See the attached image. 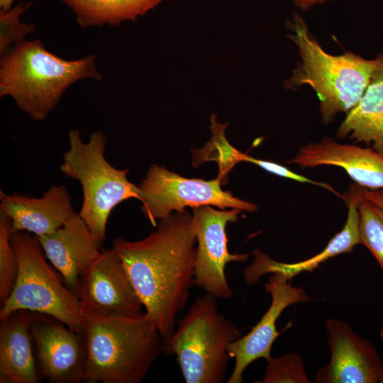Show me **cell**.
Instances as JSON below:
<instances>
[{"instance_id": "cell-18", "label": "cell", "mask_w": 383, "mask_h": 383, "mask_svg": "<svg viewBox=\"0 0 383 383\" xmlns=\"http://www.w3.org/2000/svg\"><path fill=\"white\" fill-rule=\"evenodd\" d=\"M33 313L18 310L0 319V383H38L42 378L30 332Z\"/></svg>"}, {"instance_id": "cell-22", "label": "cell", "mask_w": 383, "mask_h": 383, "mask_svg": "<svg viewBox=\"0 0 383 383\" xmlns=\"http://www.w3.org/2000/svg\"><path fill=\"white\" fill-rule=\"evenodd\" d=\"M358 210L360 244L371 252L383 270V210L364 196Z\"/></svg>"}, {"instance_id": "cell-8", "label": "cell", "mask_w": 383, "mask_h": 383, "mask_svg": "<svg viewBox=\"0 0 383 383\" xmlns=\"http://www.w3.org/2000/svg\"><path fill=\"white\" fill-rule=\"evenodd\" d=\"M221 184L218 178L211 180L187 178L152 164L138 185L141 210L153 226H157V221L172 212L183 211L186 207L212 206L222 210L227 208L250 212L257 210L254 204L223 191Z\"/></svg>"}, {"instance_id": "cell-14", "label": "cell", "mask_w": 383, "mask_h": 383, "mask_svg": "<svg viewBox=\"0 0 383 383\" xmlns=\"http://www.w3.org/2000/svg\"><path fill=\"white\" fill-rule=\"evenodd\" d=\"M37 238L65 284L77 295L80 278L100 255L103 243L79 213L52 233Z\"/></svg>"}, {"instance_id": "cell-10", "label": "cell", "mask_w": 383, "mask_h": 383, "mask_svg": "<svg viewBox=\"0 0 383 383\" xmlns=\"http://www.w3.org/2000/svg\"><path fill=\"white\" fill-rule=\"evenodd\" d=\"M192 211L197 243L195 284L217 299H229L233 293L226 278V265L244 262L252 254H232L228 249L227 223L236 222L242 211L201 206L192 209Z\"/></svg>"}, {"instance_id": "cell-3", "label": "cell", "mask_w": 383, "mask_h": 383, "mask_svg": "<svg viewBox=\"0 0 383 383\" xmlns=\"http://www.w3.org/2000/svg\"><path fill=\"white\" fill-rule=\"evenodd\" d=\"M84 318V382L140 383L162 353V338L148 316Z\"/></svg>"}, {"instance_id": "cell-29", "label": "cell", "mask_w": 383, "mask_h": 383, "mask_svg": "<svg viewBox=\"0 0 383 383\" xmlns=\"http://www.w3.org/2000/svg\"><path fill=\"white\" fill-rule=\"evenodd\" d=\"M15 0H0V10L6 11L13 7Z\"/></svg>"}, {"instance_id": "cell-7", "label": "cell", "mask_w": 383, "mask_h": 383, "mask_svg": "<svg viewBox=\"0 0 383 383\" xmlns=\"http://www.w3.org/2000/svg\"><path fill=\"white\" fill-rule=\"evenodd\" d=\"M11 243L18 265L15 286L1 306L0 319L18 310L52 316L78 333H84L85 318L78 296L67 287L46 261L37 237L12 231Z\"/></svg>"}, {"instance_id": "cell-31", "label": "cell", "mask_w": 383, "mask_h": 383, "mask_svg": "<svg viewBox=\"0 0 383 383\" xmlns=\"http://www.w3.org/2000/svg\"><path fill=\"white\" fill-rule=\"evenodd\" d=\"M380 383H383V377H382V379L380 380Z\"/></svg>"}, {"instance_id": "cell-27", "label": "cell", "mask_w": 383, "mask_h": 383, "mask_svg": "<svg viewBox=\"0 0 383 383\" xmlns=\"http://www.w3.org/2000/svg\"><path fill=\"white\" fill-rule=\"evenodd\" d=\"M363 196L383 210V189H368L364 187Z\"/></svg>"}, {"instance_id": "cell-24", "label": "cell", "mask_w": 383, "mask_h": 383, "mask_svg": "<svg viewBox=\"0 0 383 383\" xmlns=\"http://www.w3.org/2000/svg\"><path fill=\"white\" fill-rule=\"evenodd\" d=\"M265 376L260 383H310L302 357L297 353L272 357L267 361Z\"/></svg>"}, {"instance_id": "cell-28", "label": "cell", "mask_w": 383, "mask_h": 383, "mask_svg": "<svg viewBox=\"0 0 383 383\" xmlns=\"http://www.w3.org/2000/svg\"><path fill=\"white\" fill-rule=\"evenodd\" d=\"M325 0H294L295 4L301 9H306L316 3L322 2Z\"/></svg>"}, {"instance_id": "cell-9", "label": "cell", "mask_w": 383, "mask_h": 383, "mask_svg": "<svg viewBox=\"0 0 383 383\" xmlns=\"http://www.w3.org/2000/svg\"><path fill=\"white\" fill-rule=\"evenodd\" d=\"M77 295L84 318H132L143 313V304L113 248L101 250L81 277Z\"/></svg>"}, {"instance_id": "cell-11", "label": "cell", "mask_w": 383, "mask_h": 383, "mask_svg": "<svg viewBox=\"0 0 383 383\" xmlns=\"http://www.w3.org/2000/svg\"><path fill=\"white\" fill-rule=\"evenodd\" d=\"M35 360L41 377L51 383L84 380V333L70 329L58 319L33 313L30 326Z\"/></svg>"}, {"instance_id": "cell-15", "label": "cell", "mask_w": 383, "mask_h": 383, "mask_svg": "<svg viewBox=\"0 0 383 383\" xmlns=\"http://www.w3.org/2000/svg\"><path fill=\"white\" fill-rule=\"evenodd\" d=\"M363 187L352 185L341 195L348 206V216L343 229L328 242L319 253L303 261L286 263L276 261L260 251L252 252L253 261L243 271V278L248 285L255 284L263 275L280 274L289 280L304 272H312L327 260L342 253L350 252L360 244L359 201L363 196Z\"/></svg>"}, {"instance_id": "cell-26", "label": "cell", "mask_w": 383, "mask_h": 383, "mask_svg": "<svg viewBox=\"0 0 383 383\" xmlns=\"http://www.w3.org/2000/svg\"><path fill=\"white\" fill-rule=\"evenodd\" d=\"M244 162H248L254 164L270 173L274 174L275 175H277L282 177L290 179L300 183H309V184H312L313 185L322 187L335 194V195L340 197L341 196V194L338 193L331 185L325 182H316V181L312 180L309 178H307L306 177L295 173L292 172V170H290L287 167L282 165L280 164H278L277 162L257 159L246 153L245 155Z\"/></svg>"}, {"instance_id": "cell-2", "label": "cell", "mask_w": 383, "mask_h": 383, "mask_svg": "<svg viewBox=\"0 0 383 383\" xmlns=\"http://www.w3.org/2000/svg\"><path fill=\"white\" fill-rule=\"evenodd\" d=\"M84 79H102L94 55L65 60L40 40L26 39L1 54L0 96H11L35 121L45 120L68 87Z\"/></svg>"}, {"instance_id": "cell-17", "label": "cell", "mask_w": 383, "mask_h": 383, "mask_svg": "<svg viewBox=\"0 0 383 383\" xmlns=\"http://www.w3.org/2000/svg\"><path fill=\"white\" fill-rule=\"evenodd\" d=\"M0 211L11 219L13 231H26L37 237L52 233L77 213L64 184L53 185L37 198L1 190Z\"/></svg>"}, {"instance_id": "cell-13", "label": "cell", "mask_w": 383, "mask_h": 383, "mask_svg": "<svg viewBox=\"0 0 383 383\" xmlns=\"http://www.w3.org/2000/svg\"><path fill=\"white\" fill-rule=\"evenodd\" d=\"M265 289L272 297L269 309L248 334L228 347V353L235 360V365L227 383L243 382V373L252 362L260 358L267 361L272 358V345L280 334L276 327L278 318L287 307L310 299L304 289L292 286L290 280L280 274H272Z\"/></svg>"}, {"instance_id": "cell-23", "label": "cell", "mask_w": 383, "mask_h": 383, "mask_svg": "<svg viewBox=\"0 0 383 383\" xmlns=\"http://www.w3.org/2000/svg\"><path fill=\"white\" fill-rule=\"evenodd\" d=\"M11 219L0 211V306L9 297L17 279L18 265L11 243Z\"/></svg>"}, {"instance_id": "cell-20", "label": "cell", "mask_w": 383, "mask_h": 383, "mask_svg": "<svg viewBox=\"0 0 383 383\" xmlns=\"http://www.w3.org/2000/svg\"><path fill=\"white\" fill-rule=\"evenodd\" d=\"M74 14L79 27H119L135 21L166 0H61Z\"/></svg>"}, {"instance_id": "cell-16", "label": "cell", "mask_w": 383, "mask_h": 383, "mask_svg": "<svg viewBox=\"0 0 383 383\" xmlns=\"http://www.w3.org/2000/svg\"><path fill=\"white\" fill-rule=\"evenodd\" d=\"M287 162L301 169L322 165L338 167L360 187L368 189H383V152L372 147L342 144L324 138L301 147Z\"/></svg>"}, {"instance_id": "cell-1", "label": "cell", "mask_w": 383, "mask_h": 383, "mask_svg": "<svg viewBox=\"0 0 383 383\" xmlns=\"http://www.w3.org/2000/svg\"><path fill=\"white\" fill-rule=\"evenodd\" d=\"M156 230L138 241L122 238L113 248L121 257L145 313L162 340L175 330L194 280L196 236L193 216L174 211L159 220Z\"/></svg>"}, {"instance_id": "cell-19", "label": "cell", "mask_w": 383, "mask_h": 383, "mask_svg": "<svg viewBox=\"0 0 383 383\" xmlns=\"http://www.w3.org/2000/svg\"><path fill=\"white\" fill-rule=\"evenodd\" d=\"M357 104L347 113L337 131L338 138L371 145L383 152V52Z\"/></svg>"}, {"instance_id": "cell-4", "label": "cell", "mask_w": 383, "mask_h": 383, "mask_svg": "<svg viewBox=\"0 0 383 383\" xmlns=\"http://www.w3.org/2000/svg\"><path fill=\"white\" fill-rule=\"evenodd\" d=\"M291 26L294 33L289 37L298 47L301 62L290 83L311 87L319 99L324 123L338 113L349 112L364 94L379 57L367 60L353 52L331 55L311 35L301 17L295 16Z\"/></svg>"}, {"instance_id": "cell-25", "label": "cell", "mask_w": 383, "mask_h": 383, "mask_svg": "<svg viewBox=\"0 0 383 383\" xmlns=\"http://www.w3.org/2000/svg\"><path fill=\"white\" fill-rule=\"evenodd\" d=\"M32 2H21L11 9L0 10V53L11 45L24 40V37L35 30L34 24L21 21V15L32 5Z\"/></svg>"}, {"instance_id": "cell-12", "label": "cell", "mask_w": 383, "mask_h": 383, "mask_svg": "<svg viewBox=\"0 0 383 383\" xmlns=\"http://www.w3.org/2000/svg\"><path fill=\"white\" fill-rule=\"evenodd\" d=\"M331 350L329 363L318 370L317 383H377L383 377V362L370 342L341 320L326 321Z\"/></svg>"}, {"instance_id": "cell-21", "label": "cell", "mask_w": 383, "mask_h": 383, "mask_svg": "<svg viewBox=\"0 0 383 383\" xmlns=\"http://www.w3.org/2000/svg\"><path fill=\"white\" fill-rule=\"evenodd\" d=\"M212 133L211 138L201 149L192 150L193 165H199L210 160H214L218 165V179L222 184L228 179V173L238 162H244L245 153H243L233 147L227 140L225 130L228 123H219L215 115L211 118Z\"/></svg>"}, {"instance_id": "cell-5", "label": "cell", "mask_w": 383, "mask_h": 383, "mask_svg": "<svg viewBox=\"0 0 383 383\" xmlns=\"http://www.w3.org/2000/svg\"><path fill=\"white\" fill-rule=\"evenodd\" d=\"M217 299L198 296L170 337L162 340V351L175 355L187 383H221L230 356L228 345L242 336L237 325L218 309Z\"/></svg>"}, {"instance_id": "cell-30", "label": "cell", "mask_w": 383, "mask_h": 383, "mask_svg": "<svg viewBox=\"0 0 383 383\" xmlns=\"http://www.w3.org/2000/svg\"><path fill=\"white\" fill-rule=\"evenodd\" d=\"M380 336H381V338H382V340H383V325H382V329H381V331H380Z\"/></svg>"}, {"instance_id": "cell-6", "label": "cell", "mask_w": 383, "mask_h": 383, "mask_svg": "<svg viewBox=\"0 0 383 383\" xmlns=\"http://www.w3.org/2000/svg\"><path fill=\"white\" fill-rule=\"evenodd\" d=\"M68 138L70 147L62 156L60 170L80 183L83 200L78 213L104 243L111 211L126 199L140 201L139 187L128 180V169H118L106 160V137L103 132L94 131L85 143L77 129H70Z\"/></svg>"}]
</instances>
